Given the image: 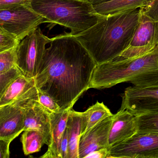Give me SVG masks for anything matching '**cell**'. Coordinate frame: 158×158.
<instances>
[{
    "label": "cell",
    "instance_id": "f546056e",
    "mask_svg": "<svg viewBox=\"0 0 158 158\" xmlns=\"http://www.w3.org/2000/svg\"><path fill=\"white\" fill-rule=\"evenodd\" d=\"M86 1L90 2L93 5H95L101 3L108 2V1H110V0H86Z\"/></svg>",
    "mask_w": 158,
    "mask_h": 158
},
{
    "label": "cell",
    "instance_id": "8992f818",
    "mask_svg": "<svg viewBox=\"0 0 158 158\" xmlns=\"http://www.w3.org/2000/svg\"><path fill=\"white\" fill-rule=\"evenodd\" d=\"M47 22L29 5H20L0 9V28L22 40L39 26Z\"/></svg>",
    "mask_w": 158,
    "mask_h": 158
},
{
    "label": "cell",
    "instance_id": "9c48e42d",
    "mask_svg": "<svg viewBox=\"0 0 158 158\" xmlns=\"http://www.w3.org/2000/svg\"><path fill=\"white\" fill-rule=\"evenodd\" d=\"M120 109H127L135 116L158 112V84L126 88L122 95Z\"/></svg>",
    "mask_w": 158,
    "mask_h": 158
},
{
    "label": "cell",
    "instance_id": "3957f363",
    "mask_svg": "<svg viewBox=\"0 0 158 158\" xmlns=\"http://www.w3.org/2000/svg\"><path fill=\"white\" fill-rule=\"evenodd\" d=\"M123 82H130L139 87L158 85V47L138 57L117 58L97 65L90 89L110 88Z\"/></svg>",
    "mask_w": 158,
    "mask_h": 158
},
{
    "label": "cell",
    "instance_id": "4316f807",
    "mask_svg": "<svg viewBox=\"0 0 158 158\" xmlns=\"http://www.w3.org/2000/svg\"><path fill=\"white\" fill-rule=\"evenodd\" d=\"M12 141L0 138V158H10L9 146Z\"/></svg>",
    "mask_w": 158,
    "mask_h": 158
},
{
    "label": "cell",
    "instance_id": "83f0119b",
    "mask_svg": "<svg viewBox=\"0 0 158 158\" xmlns=\"http://www.w3.org/2000/svg\"><path fill=\"white\" fill-rule=\"evenodd\" d=\"M110 155L109 148H103L88 154L85 158H108Z\"/></svg>",
    "mask_w": 158,
    "mask_h": 158
},
{
    "label": "cell",
    "instance_id": "30bf717a",
    "mask_svg": "<svg viewBox=\"0 0 158 158\" xmlns=\"http://www.w3.org/2000/svg\"><path fill=\"white\" fill-rule=\"evenodd\" d=\"M26 94L14 102L0 106V138L13 141L24 130V105L32 100Z\"/></svg>",
    "mask_w": 158,
    "mask_h": 158
},
{
    "label": "cell",
    "instance_id": "277c9868",
    "mask_svg": "<svg viewBox=\"0 0 158 158\" xmlns=\"http://www.w3.org/2000/svg\"><path fill=\"white\" fill-rule=\"evenodd\" d=\"M29 6L48 23L68 28L73 35L88 29L105 16L86 0H31Z\"/></svg>",
    "mask_w": 158,
    "mask_h": 158
},
{
    "label": "cell",
    "instance_id": "5bb4252c",
    "mask_svg": "<svg viewBox=\"0 0 158 158\" xmlns=\"http://www.w3.org/2000/svg\"><path fill=\"white\" fill-rule=\"evenodd\" d=\"M73 109V108H72ZM72 109H62L57 113H51L52 141L43 158H61V145L64 132L66 128L69 111Z\"/></svg>",
    "mask_w": 158,
    "mask_h": 158
},
{
    "label": "cell",
    "instance_id": "52a82bcc",
    "mask_svg": "<svg viewBox=\"0 0 158 158\" xmlns=\"http://www.w3.org/2000/svg\"><path fill=\"white\" fill-rule=\"evenodd\" d=\"M110 158H158V135L137 132L111 147Z\"/></svg>",
    "mask_w": 158,
    "mask_h": 158
},
{
    "label": "cell",
    "instance_id": "d4e9b609",
    "mask_svg": "<svg viewBox=\"0 0 158 158\" xmlns=\"http://www.w3.org/2000/svg\"><path fill=\"white\" fill-rule=\"evenodd\" d=\"M141 10L151 19L158 21V0H153L147 6L141 8Z\"/></svg>",
    "mask_w": 158,
    "mask_h": 158
},
{
    "label": "cell",
    "instance_id": "6da1fadb",
    "mask_svg": "<svg viewBox=\"0 0 158 158\" xmlns=\"http://www.w3.org/2000/svg\"><path fill=\"white\" fill-rule=\"evenodd\" d=\"M35 77L38 89L48 94L61 109L73 108L90 89L97 64L70 32L51 38Z\"/></svg>",
    "mask_w": 158,
    "mask_h": 158
},
{
    "label": "cell",
    "instance_id": "7402d4cb",
    "mask_svg": "<svg viewBox=\"0 0 158 158\" xmlns=\"http://www.w3.org/2000/svg\"><path fill=\"white\" fill-rule=\"evenodd\" d=\"M38 89V102L49 113H57L62 110L56 101L50 95Z\"/></svg>",
    "mask_w": 158,
    "mask_h": 158
},
{
    "label": "cell",
    "instance_id": "44dd1931",
    "mask_svg": "<svg viewBox=\"0 0 158 158\" xmlns=\"http://www.w3.org/2000/svg\"><path fill=\"white\" fill-rule=\"evenodd\" d=\"M20 41L14 34L0 28V53L15 48Z\"/></svg>",
    "mask_w": 158,
    "mask_h": 158
},
{
    "label": "cell",
    "instance_id": "f1b7e54d",
    "mask_svg": "<svg viewBox=\"0 0 158 158\" xmlns=\"http://www.w3.org/2000/svg\"><path fill=\"white\" fill-rule=\"evenodd\" d=\"M68 134L67 128L64 132L61 145V158H68Z\"/></svg>",
    "mask_w": 158,
    "mask_h": 158
},
{
    "label": "cell",
    "instance_id": "ffe728a7",
    "mask_svg": "<svg viewBox=\"0 0 158 158\" xmlns=\"http://www.w3.org/2000/svg\"><path fill=\"white\" fill-rule=\"evenodd\" d=\"M136 116L137 131L158 135V112Z\"/></svg>",
    "mask_w": 158,
    "mask_h": 158
},
{
    "label": "cell",
    "instance_id": "4fadbf2b",
    "mask_svg": "<svg viewBox=\"0 0 158 158\" xmlns=\"http://www.w3.org/2000/svg\"><path fill=\"white\" fill-rule=\"evenodd\" d=\"M137 131L136 116L127 109H120L113 116L109 136L110 147L130 138Z\"/></svg>",
    "mask_w": 158,
    "mask_h": 158
},
{
    "label": "cell",
    "instance_id": "5b68a950",
    "mask_svg": "<svg viewBox=\"0 0 158 158\" xmlns=\"http://www.w3.org/2000/svg\"><path fill=\"white\" fill-rule=\"evenodd\" d=\"M51 39L38 27L25 36L17 45L15 66L27 78H35L43 56Z\"/></svg>",
    "mask_w": 158,
    "mask_h": 158
},
{
    "label": "cell",
    "instance_id": "d6986e66",
    "mask_svg": "<svg viewBox=\"0 0 158 158\" xmlns=\"http://www.w3.org/2000/svg\"><path fill=\"white\" fill-rule=\"evenodd\" d=\"M20 141L25 156L39 152L44 144L48 145L44 135L35 129H27L23 131Z\"/></svg>",
    "mask_w": 158,
    "mask_h": 158
},
{
    "label": "cell",
    "instance_id": "cb8c5ba5",
    "mask_svg": "<svg viewBox=\"0 0 158 158\" xmlns=\"http://www.w3.org/2000/svg\"><path fill=\"white\" fill-rule=\"evenodd\" d=\"M16 47L0 53V73L7 72L15 66V51Z\"/></svg>",
    "mask_w": 158,
    "mask_h": 158
},
{
    "label": "cell",
    "instance_id": "603a6c76",
    "mask_svg": "<svg viewBox=\"0 0 158 158\" xmlns=\"http://www.w3.org/2000/svg\"><path fill=\"white\" fill-rule=\"evenodd\" d=\"M21 74L16 66L7 72L0 73V100L11 83Z\"/></svg>",
    "mask_w": 158,
    "mask_h": 158
},
{
    "label": "cell",
    "instance_id": "484cf974",
    "mask_svg": "<svg viewBox=\"0 0 158 158\" xmlns=\"http://www.w3.org/2000/svg\"><path fill=\"white\" fill-rule=\"evenodd\" d=\"M31 0H0V9L20 5H29Z\"/></svg>",
    "mask_w": 158,
    "mask_h": 158
},
{
    "label": "cell",
    "instance_id": "ba28073f",
    "mask_svg": "<svg viewBox=\"0 0 158 158\" xmlns=\"http://www.w3.org/2000/svg\"><path fill=\"white\" fill-rule=\"evenodd\" d=\"M158 47V21L143 14L141 10L138 26L131 43L119 58L138 57L151 53Z\"/></svg>",
    "mask_w": 158,
    "mask_h": 158
},
{
    "label": "cell",
    "instance_id": "9a60e30c",
    "mask_svg": "<svg viewBox=\"0 0 158 158\" xmlns=\"http://www.w3.org/2000/svg\"><path fill=\"white\" fill-rule=\"evenodd\" d=\"M82 117L81 112L70 109L67 122L68 134V158H79V144L81 134Z\"/></svg>",
    "mask_w": 158,
    "mask_h": 158
},
{
    "label": "cell",
    "instance_id": "8fae6325",
    "mask_svg": "<svg viewBox=\"0 0 158 158\" xmlns=\"http://www.w3.org/2000/svg\"><path fill=\"white\" fill-rule=\"evenodd\" d=\"M113 116L108 117L81 135L79 144V158H84L91 152L109 148V136Z\"/></svg>",
    "mask_w": 158,
    "mask_h": 158
},
{
    "label": "cell",
    "instance_id": "7c38bea8",
    "mask_svg": "<svg viewBox=\"0 0 158 158\" xmlns=\"http://www.w3.org/2000/svg\"><path fill=\"white\" fill-rule=\"evenodd\" d=\"M24 130L35 129L41 132L47 139L48 146L52 141L51 115L36 100H31L24 105Z\"/></svg>",
    "mask_w": 158,
    "mask_h": 158
},
{
    "label": "cell",
    "instance_id": "e0dca14e",
    "mask_svg": "<svg viewBox=\"0 0 158 158\" xmlns=\"http://www.w3.org/2000/svg\"><path fill=\"white\" fill-rule=\"evenodd\" d=\"M153 0H110L94 5L98 13L107 15L116 13L143 8Z\"/></svg>",
    "mask_w": 158,
    "mask_h": 158
},
{
    "label": "cell",
    "instance_id": "ac0fdd59",
    "mask_svg": "<svg viewBox=\"0 0 158 158\" xmlns=\"http://www.w3.org/2000/svg\"><path fill=\"white\" fill-rule=\"evenodd\" d=\"M81 113L82 117L81 135L106 118L113 115L103 102H98L90 106L86 111Z\"/></svg>",
    "mask_w": 158,
    "mask_h": 158
},
{
    "label": "cell",
    "instance_id": "2e32d148",
    "mask_svg": "<svg viewBox=\"0 0 158 158\" xmlns=\"http://www.w3.org/2000/svg\"><path fill=\"white\" fill-rule=\"evenodd\" d=\"M36 87L35 78H27L20 74L7 87L0 100V106L11 104Z\"/></svg>",
    "mask_w": 158,
    "mask_h": 158
},
{
    "label": "cell",
    "instance_id": "7a4b0ae2",
    "mask_svg": "<svg viewBox=\"0 0 158 158\" xmlns=\"http://www.w3.org/2000/svg\"><path fill=\"white\" fill-rule=\"evenodd\" d=\"M141 8L105 15L88 29L74 35L97 65L113 60L130 45Z\"/></svg>",
    "mask_w": 158,
    "mask_h": 158
}]
</instances>
